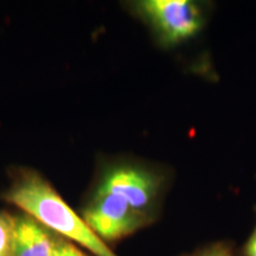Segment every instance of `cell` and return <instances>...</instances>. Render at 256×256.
<instances>
[{
    "label": "cell",
    "instance_id": "9",
    "mask_svg": "<svg viewBox=\"0 0 256 256\" xmlns=\"http://www.w3.org/2000/svg\"><path fill=\"white\" fill-rule=\"evenodd\" d=\"M240 256H256V222L254 228H252L250 235L242 246Z\"/></svg>",
    "mask_w": 256,
    "mask_h": 256
},
{
    "label": "cell",
    "instance_id": "6",
    "mask_svg": "<svg viewBox=\"0 0 256 256\" xmlns=\"http://www.w3.org/2000/svg\"><path fill=\"white\" fill-rule=\"evenodd\" d=\"M0 256H14V215L0 211Z\"/></svg>",
    "mask_w": 256,
    "mask_h": 256
},
{
    "label": "cell",
    "instance_id": "1",
    "mask_svg": "<svg viewBox=\"0 0 256 256\" xmlns=\"http://www.w3.org/2000/svg\"><path fill=\"white\" fill-rule=\"evenodd\" d=\"M10 185L2 200L17 206L60 238L75 242L95 256H118L98 238L43 174L30 168L10 170Z\"/></svg>",
    "mask_w": 256,
    "mask_h": 256
},
{
    "label": "cell",
    "instance_id": "2",
    "mask_svg": "<svg viewBox=\"0 0 256 256\" xmlns=\"http://www.w3.org/2000/svg\"><path fill=\"white\" fill-rule=\"evenodd\" d=\"M171 182L168 168L132 156H114L102 160L92 188L121 197L154 223Z\"/></svg>",
    "mask_w": 256,
    "mask_h": 256
},
{
    "label": "cell",
    "instance_id": "7",
    "mask_svg": "<svg viewBox=\"0 0 256 256\" xmlns=\"http://www.w3.org/2000/svg\"><path fill=\"white\" fill-rule=\"evenodd\" d=\"M179 256H240L230 242L218 241Z\"/></svg>",
    "mask_w": 256,
    "mask_h": 256
},
{
    "label": "cell",
    "instance_id": "8",
    "mask_svg": "<svg viewBox=\"0 0 256 256\" xmlns=\"http://www.w3.org/2000/svg\"><path fill=\"white\" fill-rule=\"evenodd\" d=\"M56 256H88L84 254L81 249L76 247L72 242L68 241V240L60 238L58 244H57Z\"/></svg>",
    "mask_w": 256,
    "mask_h": 256
},
{
    "label": "cell",
    "instance_id": "3",
    "mask_svg": "<svg viewBox=\"0 0 256 256\" xmlns=\"http://www.w3.org/2000/svg\"><path fill=\"white\" fill-rule=\"evenodd\" d=\"M127 8L166 49L197 36L209 17V4L194 0H139L128 2Z\"/></svg>",
    "mask_w": 256,
    "mask_h": 256
},
{
    "label": "cell",
    "instance_id": "4",
    "mask_svg": "<svg viewBox=\"0 0 256 256\" xmlns=\"http://www.w3.org/2000/svg\"><path fill=\"white\" fill-rule=\"evenodd\" d=\"M81 216L106 244L119 242L153 224L121 197L92 188Z\"/></svg>",
    "mask_w": 256,
    "mask_h": 256
},
{
    "label": "cell",
    "instance_id": "5",
    "mask_svg": "<svg viewBox=\"0 0 256 256\" xmlns=\"http://www.w3.org/2000/svg\"><path fill=\"white\" fill-rule=\"evenodd\" d=\"M60 238L22 211L14 215V256H56Z\"/></svg>",
    "mask_w": 256,
    "mask_h": 256
}]
</instances>
